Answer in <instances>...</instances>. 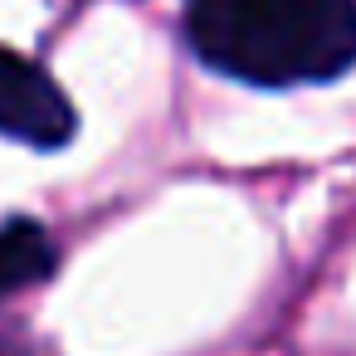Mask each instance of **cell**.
<instances>
[{"instance_id":"cell-1","label":"cell","mask_w":356,"mask_h":356,"mask_svg":"<svg viewBox=\"0 0 356 356\" xmlns=\"http://www.w3.org/2000/svg\"><path fill=\"white\" fill-rule=\"evenodd\" d=\"M181 35L229 83L317 88L356 69V0H186Z\"/></svg>"},{"instance_id":"cell-3","label":"cell","mask_w":356,"mask_h":356,"mask_svg":"<svg viewBox=\"0 0 356 356\" xmlns=\"http://www.w3.org/2000/svg\"><path fill=\"white\" fill-rule=\"evenodd\" d=\"M59 268V239L30 220V215H10L0 220V302L49 283Z\"/></svg>"},{"instance_id":"cell-2","label":"cell","mask_w":356,"mask_h":356,"mask_svg":"<svg viewBox=\"0 0 356 356\" xmlns=\"http://www.w3.org/2000/svg\"><path fill=\"white\" fill-rule=\"evenodd\" d=\"M0 137L30 152H64L79 137V113L59 79L0 44Z\"/></svg>"}]
</instances>
